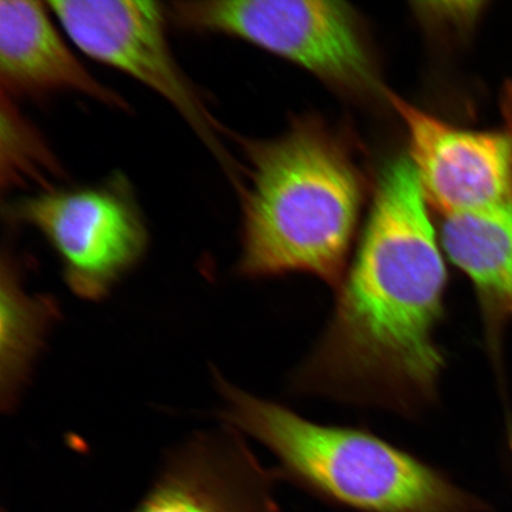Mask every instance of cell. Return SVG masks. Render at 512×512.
<instances>
[{
    "label": "cell",
    "instance_id": "obj_1",
    "mask_svg": "<svg viewBox=\"0 0 512 512\" xmlns=\"http://www.w3.org/2000/svg\"><path fill=\"white\" fill-rule=\"evenodd\" d=\"M448 273L412 160L382 171L354 262L297 392L418 418L437 405Z\"/></svg>",
    "mask_w": 512,
    "mask_h": 512
},
{
    "label": "cell",
    "instance_id": "obj_4",
    "mask_svg": "<svg viewBox=\"0 0 512 512\" xmlns=\"http://www.w3.org/2000/svg\"><path fill=\"white\" fill-rule=\"evenodd\" d=\"M168 11L170 19L182 29L251 43L345 91H379L366 32L348 4L322 0H188L171 3Z\"/></svg>",
    "mask_w": 512,
    "mask_h": 512
},
{
    "label": "cell",
    "instance_id": "obj_8",
    "mask_svg": "<svg viewBox=\"0 0 512 512\" xmlns=\"http://www.w3.org/2000/svg\"><path fill=\"white\" fill-rule=\"evenodd\" d=\"M243 434L223 425L172 450L133 512H277L273 482Z\"/></svg>",
    "mask_w": 512,
    "mask_h": 512
},
{
    "label": "cell",
    "instance_id": "obj_7",
    "mask_svg": "<svg viewBox=\"0 0 512 512\" xmlns=\"http://www.w3.org/2000/svg\"><path fill=\"white\" fill-rule=\"evenodd\" d=\"M406 126L427 202L445 216L512 201V140L507 132L462 130L388 94Z\"/></svg>",
    "mask_w": 512,
    "mask_h": 512
},
{
    "label": "cell",
    "instance_id": "obj_5",
    "mask_svg": "<svg viewBox=\"0 0 512 512\" xmlns=\"http://www.w3.org/2000/svg\"><path fill=\"white\" fill-rule=\"evenodd\" d=\"M76 48L150 88L174 108L238 187L241 171L222 127L176 59L169 11L152 0H54L48 3Z\"/></svg>",
    "mask_w": 512,
    "mask_h": 512
},
{
    "label": "cell",
    "instance_id": "obj_11",
    "mask_svg": "<svg viewBox=\"0 0 512 512\" xmlns=\"http://www.w3.org/2000/svg\"><path fill=\"white\" fill-rule=\"evenodd\" d=\"M0 399L4 412L17 408L35 364L60 316L59 305L47 294L25 290L18 262L4 251L0 272Z\"/></svg>",
    "mask_w": 512,
    "mask_h": 512
},
{
    "label": "cell",
    "instance_id": "obj_14",
    "mask_svg": "<svg viewBox=\"0 0 512 512\" xmlns=\"http://www.w3.org/2000/svg\"><path fill=\"white\" fill-rule=\"evenodd\" d=\"M509 440H510V445H511V450H512V427L510 428L509 430Z\"/></svg>",
    "mask_w": 512,
    "mask_h": 512
},
{
    "label": "cell",
    "instance_id": "obj_6",
    "mask_svg": "<svg viewBox=\"0 0 512 512\" xmlns=\"http://www.w3.org/2000/svg\"><path fill=\"white\" fill-rule=\"evenodd\" d=\"M8 213L47 240L67 286L89 302L106 298L149 247L142 210L121 175L91 187L40 191L12 203Z\"/></svg>",
    "mask_w": 512,
    "mask_h": 512
},
{
    "label": "cell",
    "instance_id": "obj_13",
    "mask_svg": "<svg viewBox=\"0 0 512 512\" xmlns=\"http://www.w3.org/2000/svg\"><path fill=\"white\" fill-rule=\"evenodd\" d=\"M502 110L505 125H507L505 132L508 133V136L512 140V82L504 88Z\"/></svg>",
    "mask_w": 512,
    "mask_h": 512
},
{
    "label": "cell",
    "instance_id": "obj_10",
    "mask_svg": "<svg viewBox=\"0 0 512 512\" xmlns=\"http://www.w3.org/2000/svg\"><path fill=\"white\" fill-rule=\"evenodd\" d=\"M440 243L471 281L486 347L502 381L503 335L512 323V201L445 216Z\"/></svg>",
    "mask_w": 512,
    "mask_h": 512
},
{
    "label": "cell",
    "instance_id": "obj_2",
    "mask_svg": "<svg viewBox=\"0 0 512 512\" xmlns=\"http://www.w3.org/2000/svg\"><path fill=\"white\" fill-rule=\"evenodd\" d=\"M243 149L238 274L265 279L305 273L337 291L364 196L347 147L323 125L303 121L281 137L243 142Z\"/></svg>",
    "mask_w": 512,
    "mask_h": 512
},
{
    "label": "cell",
    "instance_id": "obj_12",
    "mask_svg": "<svg viewBox=\"0 0 512 512\" xmlns=\"http://www.w3.org/2000/svg\"><path fill=\"white\" fill-rule=\"evenodd\" d=\"M63 176L60 163L14 100L2 93L3 187L36 185L41 191L56 188Z\"/></svg>",
    "mask_w": 512,
    "mask_h": 512
},
{
    "label": "cell",
    "instance_id": "obj_9",
    "mask_svg": "<svg viewBox=\"0 0 512 512\" xmlns=\"http://www.w3.org/2000/svg\"><path fill=\"white\" fill-rule=\"evenodd\" d=\"M48 3L0 2V81L2 93L19 96L76 93L114 110L130 106L83 66L68 47Z\"/></svg>",
    "mask_w": 512,
    "mask_h": 512
},
{
    "label": "cell",
    "instance_id": "obj_3",
    "mask_svg": "<svg viewBox=\"0 0 512 512\" xmlns=\"http://www.w3.org/2000/svg\"><path fill=\"white\" fill-rule=\"evenodd\" d=\"M224 425L252 437L280 475L361 512H484L445 473L361 428L318 424L234 386L214 371Z\"/></svg>",
    "mask_w": 512,
    "mask_h": 512
}]
</instances>
